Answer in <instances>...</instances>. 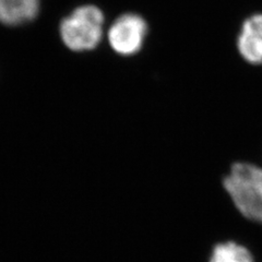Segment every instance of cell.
<instances>
[{"label": "cell", "mask_w": 262, "mask_h": 262, "mask_svg": "<svg viewBox=\"0 0 262 262\" xmlns=\"http://www.w3.org/2000/svg\"><path fill=\"white\" fill-rule=\"evenodd\" d=\"M222 184L241 214L262 224V168L251 163H235Z\"/></svg>", "instance_id": "obj_1"}, {"label": "cell", "mask_w": 262, "mask_h": 262, "mask_svg": "<svg viewBox=\"0 0 262 262\" xmlns=\"http://www.w3.org/2000/svg\"><path fill=\"white\" fill-rule=\"evenodd\" d=\"M39 0H0V22L19 26L36 18Z\"/></svg>", "instance_id": "obj_5"}, {"label": "cell", "mask_w": 262, "mask_h": 262, "mask_svg": "<svg viewBox=\"0 0 262 262\" xmlns=\"http://www.w3.org/2000/svg\"><path fill=\"white\" fill-rule=\"evenodd\" d=\"M103 26L104 15L97 7L82 6L61 21V39L71 51H91L101 42Z\"/></svg>", "instance_id": "obj_2"}, {"label": "cell", "mask_w": 262, "mask_h": 262, "mask_svg": "<svg viewBox=\"0 0 262 262\" xmlns=\"http://www.w3.org/2000/svg\"><path fill=\"white\" fill-rule=\"evenodd\" d=\"M146 33L147 26L142 16L126 13L112 24L108 31V42L117 54L131 56L140 51Z\"/></svg>", "instance_id": "obj_3"}, {"label": "cell", "mask_w": 262, "mask_h": 262, "mask_svg": "<svg viewBox=\"0 0 262 262\" xmlns=\"http://www.w3.org/2000/svg\"><path fill=\"white\" fill-rule=\"evenodd\" d=\"M209 262H255V259L245 246L235 242H225L214 246Z\"/></svg>", "instance_id": "obj_6"}, {"label": "cell", "mask_w": 262, "mask_h": 262, "mask_svg": "<svg viewBox=\"0 0 262 262\" xmlns=\"http://www.w3.org/2000/svg\"><path fill=\"white\" fill-rule=\"evenodd\" d=\"M237 47L243 58L251 64L262 63V14H255L242 27Z\"/></svg>", "instance_id": "obj_4"}]
</instances>
